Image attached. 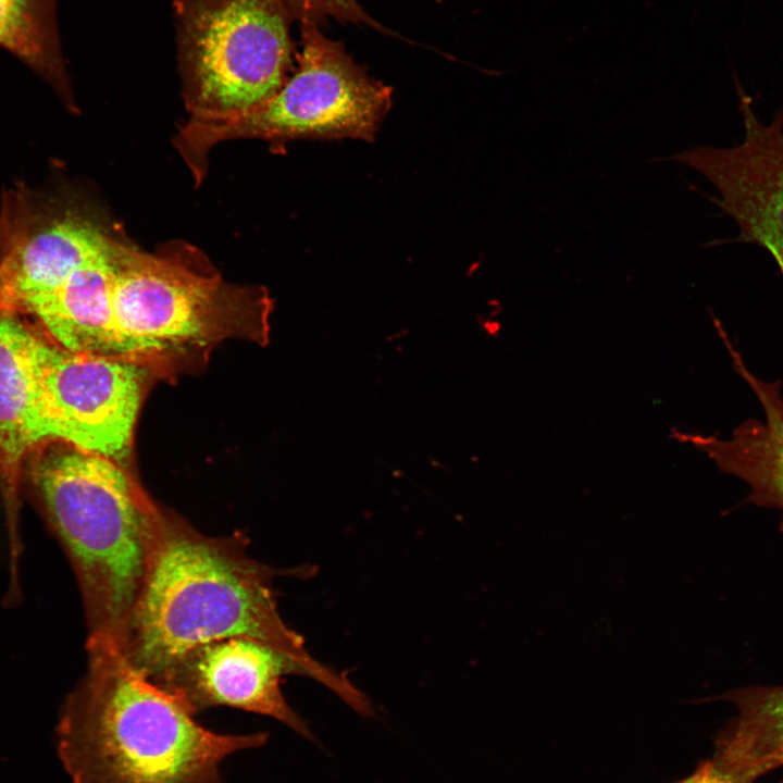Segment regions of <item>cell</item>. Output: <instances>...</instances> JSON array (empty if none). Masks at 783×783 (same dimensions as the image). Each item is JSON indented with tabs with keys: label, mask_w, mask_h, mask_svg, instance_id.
<instances>
[{
	"label": "cell",
	"mask_w": 783,
	"mask_h": 783,
	"mask_svg": "<svg viewBox=\"0 0 783 783\" xmlns=\"http://www.w3.org/2000/svg\"><path fill=\"white\" fill-rule=\"evenodd\" d=\"M38 326L0 300V487L15 531L24 463L57 442L42 402Z\"/></svg>",
	"instance_id": "cell-10"
},
{
	"label": "cell",
	"mask_w": 783,
	"mask_h": 783,
	"mask_svg": "<svg viewBox=\"0 0 783 783\" xmlns=\"http://www.w3.org/2000/svg\"><path fill=\"white\" fill-rule=\"evenodd\" d=\"M674 783H746L726 771L713 757L703 761L689 775ZM780 783H783L780 782Z\"/></svg>",
	"instance_id": "cell-15"
},
{
	"label": "cell",
	"mask_w": 783,
	"mask_h": 783,
	"mask_svg": "<svg viewBox=\"0 0 783 783\" xmlns=\"http://www.w3.org/2000/svg\"><path fill=\"white\" fill-rule=\"evenodd\" d=\"M0 47L50 85L70 110H75L57 22V0H0Z\"/></svg>",
	"instance_id": "cell-13"
},
{
	"label": "cell",
	"mask_w": 783,
	"mask_h": 783,
	"mask_svg": "<svg viewBox=\"0 0 783 783\" xmlns=\"http://www.w3.org/2000/svg\"><path fill=\"white\" fill-rule=\"evenodd\" d=\"M36 356L44 409L55 440L124 462L154 370L69 350L39 327Z\"/></svg>",
	"instance_id": "cell-7"
},
{
	"label": "cell",
	"mask_w": 783,
	"mask_h": 783,
	"mask_svg": "<svg viewBox=\"0 0 783 783\" xmlns=\"http://www.w3.org/2000/svg\"><path fill=\"white\" fill-rule=\"evenodd\" d=\"M89 667L62 714L57 746L74 783H220L229 755L268 735L220 734L135 670L117 645L89 637Z\"/></svg>",
	"instance_id": "cell-3"
},
{
	"label": "cell",
	"mask_w": 783,
	"mask_h": 783,
	"mask_svg": "<svg viewBox=\"0 0 783 783\" xmlns=\"http://www.w3.org/2000/svg\"><path fill=\"white\" fill-rule=\"evenodd\" d=\"M174 16L190 114L246 110L286 82L294 21L282 0H175Z\"/></svg>",
	"instance_id": "cell-6"
},
{
	"label": "cell",
	"mask_w": 783,
	"mask_h": 783,
	"mask_svg": "<svg viewBox=\"0 0 783 783\" xmlns=\"http://www.w3.org/2000/svg\"><path fill=\"white\" fill-rule=\"evenodd\" d=\"M714 324L733 370L758 400L762 419H747L724 438L700 434H681V437L706 453L721 472L745 483L749 504L775 509L783 515L782 383L753 372L723 325L719 321Z\"/></svg>",
	"instance_id": "cell-11"
},
{
	"label": "cell",
	"mask_w": 783,
	"mask_h": 783,
	"mask_svg": "<svg viewBox=\"0 0 783 783\" xmlns=\"http://www.w3.org/2000/svg\"><path fill=\"white\" fill-rule=\"evenodd\" d=\"M297 69L271 98L246 110L190 114L175 144L200 182L217 142L238 138L372 140L391 104V89L368 75L344 45L300 23Z\"/></svg>",
	"instance_id": "cell-5"
},
{
	"label": "cell",
	"mask_w": 783,
	"mask_h": 783,
	"mask_svg": "<svg viewBox=\"0 0 783 783\" xmlns=\"http://www.w3.org/2000/svg\"><path fill=\"white\" fill-rule=\"evenodd\" d=\"M293 21L321 25L327 18L340 23L363 24L377 30H385L370 16L357 0H282Z\"/></svg>",
	"instance_id": "cell-14"
},
{
	"label": "cell",
	"mask_w": 783,
	"mask_h": 783,
	"mask_svg": "<svg viewBox=\"0 0 783 783\" xmlns=\"http://www.w3.org/2000/svg\"><path fill=\"white\" fill-rule=\"evenodd\" d=\"M744 137L733 147L701 146L669 157L703 174L738 240L767 249L783 274V114L763 122L741 92Z\"/></svg>",
	"instance_id": "cell-9"
},
{
	"label": "cell",
	"mask_w": 783,
	"mask_h": 783,
	"mask_svg": "<svg viewBox=\"0 0 783 783\" xmlns=\"http://www.w3.org/2000/svg\"><path fill=\"white\" fill-rule=\"evenodd\" d=\"M719 698L736 714L718 735L712 757L746 783L783 767V685L741 687Z\"/></svg>",
	"instance_id": "cell-12"
},
{
	"label": "cell",
	"mask_w": 783,
	"mask_h": 783,
	"mask_svg": "<svg viewBox=\"0 0 783 783\" xmlns=\"http://www.w3.org/2000/svg\"><path fill=\"white\" fill-rule=\"evenodd\" d=\"M30 458V478L78 575L89 637L117 645L150 568L165 509L124 462L64 442H52Z\"/></svg>",
	"instance_id": "cell-4"
},
{
	"label": "cell",
	"mask_w": 783,
	"mask_h": 783,
	"mask_svg": "<svg viewBox=\"0 0 783 783\" xmlns=\"http://www.w3.org/2000/svg\"><path fill=\"white\" fill-rule=\"evenodd\" d=\"M271 309L264 288L225 282L194 247L144 251L100 213L65 274L25 313L69 350L157 371L223 339L263 343Z\"/></svg>",
	"instance_id": "cell-1"
},
{
	"label": "cell",
	"mask_w": 783,
	"mask_h": 783,
	"mask_svg": "<svg viewBox=\"0 0 783 783\" xmlns=\"http://www.w3.org/2000/svg\"><path fill=\"white\" fill-rule=\"evenodd\" d=\"M279 570L252 558L247 539L213 537L166 510L150 568L117 644L126 661L151 679L190 649L248 637L300 662L310 678L345 701L357 688L314 660L282 620L273 589Z\"/></svg>",
	"instance_id": "cell-2"
},
{
	"label": "cell",
	"mask_w": 783,
	"mask_h": 783,
	"mask_svg": "<svg viewBox=\"0 0 783 783\" xmlns=\"http://www.w3.org/2000/svg\"><path fill=\"white\" fill-rule=\"evenodd\" d=\"M310 678L297 660L263 642L229 637L197 646L150 680L174 696L194 716L226 706L278 720L308 739L307 723L287 704L281 679Z\"/></svg>",
	"instance_id": "cell-8"
}]
</instances>
